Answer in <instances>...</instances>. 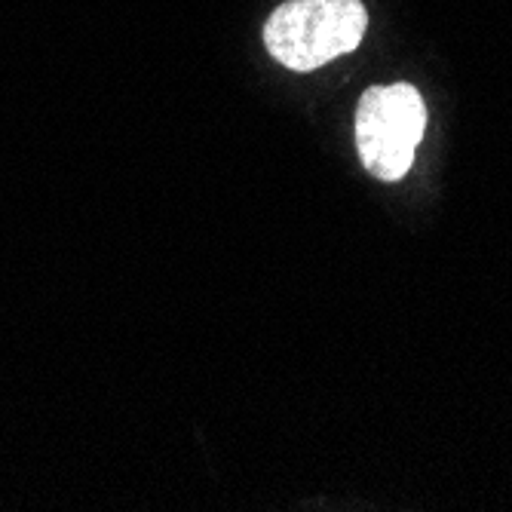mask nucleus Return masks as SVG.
I'll list each match as a JSON object with an SVG mask.
<instances>
[{"label": "nucleus", "mask_w": 512, "mask_h": 512, "mask_svg": "<svg viewBox=\"0 0 512 512\" xmlns=\"http://www.w3.org/2000/svg\"><path fill=\"white\" fill-rule=\"evenodd\" d=\"M368 28L362 0H289L264 25L267 53L292 71H316L353 53Z\"/></svg>", "instance_id": "1"}, {"label": "nucleus", "mask_w": 512, "mask_h": 512, "mask_svg": "<svg viewBox=\"0 0 512 512\" xmlns=\"http://www.w3.org/2000/svg\"><path fill=\"white\" fill-rule=\"evenodd\" d=\"M424 126L427 105L411 83L365 89L356 105V151L362 166L381 181L405 178Z\"/></svg>", "instance_id": "2"}]
</instances>
